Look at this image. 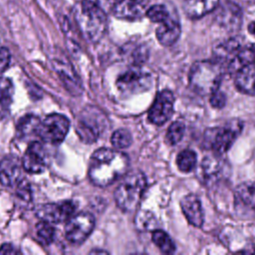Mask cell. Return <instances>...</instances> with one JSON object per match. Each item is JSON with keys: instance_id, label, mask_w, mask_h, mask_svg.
Instances as JSON below:
<instances>
[{"instance_id": "cell-22", "label": "cell", "mask_w": 255, "mask_h": 255, "mask_svg": "<svg viewBox=\"0 0 255 255\" xmlns=\"http://www.w3.org/2000/svg\"><path fill=\"white\" fill-rule=\"evenodd\" d=\"M252 63H255V44H249L240 48L228 64V70L235 72L238 68Z\"/></svg>"}, {"instance_id": "cell-37", "label": "cell", "mask_w": 255, "mask_h": 255, "mask_svg": "<svg viewBox=\"0 0 255 255\" xmlns=\"http://www.w3.org/2000/svg\"><path fill=\"white\" fill-rule=\"evenodd\" d=\"M248 32L253 35L255 37V21L251 22L249 25H248Z\"/></svg>"}, {"instance_id": "cell-11", "label": "cell", "mask_w": 255, "mask_h": 255, "mask_svg": "<svg viewBox=\"0 0 255 255\" xmlns=\"http://www.w3.org/2000/svg\"><path fill=\"white\" fill-rule=\"evenodd\" d=\"M174 97L170 91L159 92L148 111V120L151 124L161 126L165 124L173 113Z\"/></svg>"}, {"instance_id": "cell-29", "label": "cell", "mask_w": 255, "mask_h": 255, "mask_svg": "<svg viewBox=\"0 0 255 255\" xmlns=\"http://www.w3.org/2000/svg\"><path fill=\"white\" fill-rule=\"evenodd\" d=\"M36 234L38 239L45 245H49L55 238V228L52 223L40 220L36 225Z\"/></svg>"}, {"instance_id": "cell-35", "label": "cell", "mask_w": 255, "mask_h": 255, "mask_svg": "<svg viewBox=\"0 0 255 255\" xmlns=\"http://www.w3.org/2000/svg\"><path fill=\"white\" fill-rule=\"evenodd\" d=\"M99 7H101L104 11L108 13V11H112L114 3L116 0H93Z\"/></svg>"}, {"instance_id": "cell-6", "label": "cell", "mask_w": 255, "mask_h": 255, "mask_svg": "<svg viewBox=\"0 0 255 255\" xmlns=\"http://www.w3.org/2000/svg\"><path fill=\"white\" fill-rule=\"evenodd\" d=\"M242 123L239 120H232L222 127L209 128L204 137L205 144L217 154L227 151L242 129Z\"/></svg>"}, {"instance_id": "cell-16", "label": "cell", "mask_w": 255, "mask_h": 255, "mask_svg": "<svg viewBox=\"0 0 255 255\" xmlns=\"http://www.w3.org/2000/svg\"><path fill=\"white\" fill-rule=\"evenodd\" d=\"M216 15L217 23L228 31L237 30L242 22V11L240 7L230 1H226L218 7Z\"/></svg>"}, {"instance_id": "cell-7", "label": "cell", "mask_w": 255, "mask_h": 255, "mask_svg": "<svg viewBox=\"0 0 255 255\" xmlns=\"http://www.w3.org/2000/svg\"><path fill=\"white\" fill-rule=\"evenodd\" d=\"M151 84L152 78L150 74L139 68L137 65L126 70L116 81L118 90L126 96L142 93L148 90Z\"/></svg>"}, {"instance_id": "cell-26", "label": "cell", "mask_w": 255, "mask_h": 255, "mask_svg": "<svg viewBox=\"0 0 255 255\" xmlns=\"http://www.w3.org/2000/svg\"><path fill=\"white\" fill-rule=\"evenodd\" d=\"M173 12L174 10H171L170 6H167L165 4H156L150 6L146 10L145 15L151 22L158 24L167 19Z\"/></svg>"}, {"instance_id": "cell-9", "label": "cell", "mask_w": 255, "mask_h": 255, "mask_svg": "<svg viewBox=\"0 0 255 255\" xmlns=\"http://www.w3.org/2000/svg\"><path fill=\"white\" fill-rule=\"evenodd\" d=\"M95 227V219L88 212H80L72 215L65 225V236L72 244L83 243L92 233Z\"/></svg>"}, {"instance_id": "cell-13", "label": "cell", "mask_w": 255, "mask_h": 255, "mask_svg": "<svg viewBox=\"0 0 255 255\" xmlns=\"http://www.w3.org/2000/svg\"><path fill=\"white\" fill-rule=\"evenodd\" d=\"M22 165L28 173H41L47 165V152L44 145L39 141H33L27 147L23 158Z\"/></svg>"}, {"instance_id": "cell-30", "label": "cell", "mask_w": 255, "mask_h": 255, "mask_svg": "<svg viewBox=\"0 0 255 255\" xmlns=\"http://www.w3.org/2000/svg\"><path fill=\"white\" fill-rule=\"evenodd\" d=\"M111 141L116 148L124 149L130 145L131 134L129 133L128 130H127L125 128H120L113 133Z\"/></svg>"}, {"instance_id": "cell-18", "label": "cell", "mask_w": 255, "mask_h": 255, "mask_svg": "<svg viewBox=\"0 0 255 255\" xmlns=\"http://www.w3.org/2000/svg\"><path fill=\"white\" fill-rule=\"evenodd\" d=\"M226 162L217 155L206 156L201 163V173L206 183H213L225 176Z\"/></svg>"}, {"instance_id": "cell-34", "label": "cell", "mask_w": 255, "mask_h": 255, "mask_svg": "<svg viewBox=\"0 0 255 255\" xmlns=\"http://www.w3.org/2000/svg\"><path fill=\"white\" fill-rule=\"evenodd\" d=\"M10 52L8 49L2 47L0 48V74H2L10 64Z\"/></svg>"}, {"instance_id": "cell-32", "label": "cell", "mask_w": 255, "mask_h": 255, "mask_svg": "<svg viewBox=\"0 0 255 255\" xmlns=\"http://www.w3.org/2000/svg\"><path fill=\"white\" fill-rule=\"evenodd\" d=\"M132 51L130 49L129 56L131 58V61L134 63L133 65H139L140 63L144 62L147 58V50L142 45H131Z\"/></svg>"}, {"instance_id": "cell-15", "label": "cell", "mask_w": 255, "mask_h": 255, "mask_svg": "<svg viewBox=\"0 0 255 255\" xmlns=\"http://www.w3.org/2000/svg\"><path fill=\"white\" fill-rule=\"evenodd\" d=\"M22 161L15 155H8L0 162V182L4 186H15L22 178Z\"/></svg>"}, {"instance_id": "cell-25", "label": "cell", "mask_w": 255, "mask_h": 255, "mask_svg": "<svg viewBox=\"0 0 255 255\" xmlns=\"http://www.w3.org/2000/svg\"><path fill=\"white\" fill-rule=\"evenodd\" d=\"M235 193L243 204L255 210V181L241 183L236 188Z\"/></svg>"}, {"instance_id": "cell-21", "label": "cell", "mask_w": 255, "mask_h": 255, "mask_svg": "<svg viewBox=\"0 0 255 255\" xmlns=\"http://www.w3.org/2000/svg\"><path fill=\"white\" fill-rule=\"evenodd\" d=\"M234 83L240 92L255 96V63L238 68L235 71Z\"/></svg>"}, {"instance_id": "cell-36", "label": "cell", "mask_w": 255, "mask_h": 255, "mask_svg": "<svg viewBox=\"0 0 255 255\" xmlns=\"http://www.w3.org/2000/svg\"><path fill=\"white\" fill-rule=\"evenodd\" d=\"M0 253H2V254H15V253H17V250L11 244H3L0 247Z\"/></svg>"}, {"instance_id": "cell-20", "label": "cell", "mask_w": 255, "mask_h": 255, "mask_svg": "<svg viewBox=\"0 0 255 255\" xmlns=\"http://www.w3.org/2000/svg\"><path fill=\"white\" fill-rule=\"evenodd\" d=\"M219 0H182L184 14L190 19H199L214 11Z\"/></svg>"}, {"instance_id": "cell-3", "label": "cell", "mask_w": 255, "mask_h": 255, "mask_svg": "<svg viewBox=\"0 0 255 255\" xmlns=\"http://www.w3.org/2000/svg\"><path fill=\"white\" fill-rule=\"evenodd\" d=\"M224 73V67L218 61L204 60L195 62L189 72V85L201 96H207L217 91Z\"/></svg>"}, {"instance_id": "cell-33", "label": "cell", "mask_w": 255, "mask_h": 255, "mask_svg": "<svg viewBox=\"0 0 255 255\" xmlns=\"http://www.w3.org/2000/svg\"><path fill=\"white\" fill-rule=\"evenodd\" d=\"M210 96V105L213 108L216 109H221L225 106L226 104V97L224 95V93L220 92V91H215L212 94L209 95Z\"/></svg>"}, {"instance_id": "cell-31", "label": "cell", "mask_w": 255, "mask_h": 255, "mask_svg": "<svg viewBox=\"0 0 255 255\" xmlns=\"http://www.w3.org/2000/svg\"><path fill=\"white\" fill-rule=\"evenodd\" d=\"M184 134V125L181 122L172 123L166 131V141L169 144H176Z\"/></svg>"}, {"instance_id": "cell-1", "label": "cell", "mask_w": 255, "mask_h": 255, "mask_svg": "<svg viewBox=\"0 0 255 255\" xmlns=\"http://www.w3.org/2000/svg\"><path fill=\"white\" fill-rule=\"evenodd\" d=\"M128 167V157L125 153L103 147L92 154L88 175L93 184L105 187L125 175Z\"/></svg>"}, {"instance_id": "cell-14", "label": "cell", "mask_w": 255, "mask_h": 255, "mask_svg": "<svg viewBox=\"0 0 255 255\" xmlns=\"http://www.w3.org/2000/svg\"><path fill=\"white\" fill-rule=\"evenodd\" d=\"M148 0H116L113 14L124 20H136L145 15Z\"/></svg>"}, {"instance_id": "cell-8", "label": "cell", "mask_w": 255, "mask_h": 255, "mask_svg": "<svg viewBox=\"0 0 255 255\" xmlns=\"http://www.w3.org/2000/svg\"><path fill=\"white\" fill-rule=\"evenodd\" d=\"M70 128L69 120L61 114H51L41 121L37 135L47 143H61Z\"/></svg>"}, {"instance_id": "cell-19", "label": "cell", "mask_w": 255, "mask_h": 255, "mask_svg": "<svg viewBox=\"0 0 255 255\" xmlns=\"http://www.w3.org/2000/svg\"><path fill=\"white\" fill-rule=\"evenodd\" d=\"M180 206L183 214L185 215L186 219L191 225L195 227L202 226L204 221L203 210H202L201 202L196 195L194 194L185 195L180 201Z\"/></svg>"}, {"instance_id": "cell-2", "label": "cell", "mask_w": 255, "mask_h": 255, "mask_svg": "<svg viewBox=\"0 0 255 255\" xmlns=\"http://www.w3.org/2000/svg\"><path fill=\"white\" fill-rule=\"evenodd\" d=\"M75 19L83 37L92 43L100 41L106 33L107 12L93 0H83L75 12Z\"/></svg>"}, {"instance_id": "cell-12", "label": "cell", "mask_w": 255, "mask_h": 255, "mask_svg": "<svg viewBox=\"0 0 255 255\" xmlns=\"http://www.w3.org/2000/svg\"><path fill=\"white\" fill-rule=\"evenodd\" d=\"M52 63L57 75L67 91L74 96L81 95L83 92L81 80L69 61L65 58L55 57Z\"/></svg>"}, {"instance_id": "cell-27", "label": "cell", "mask_w": 255, "mask_h": 255, "mask_svg": "<svg viewBox=\"0 0 255 255\" xmlns=\"http://www.w3.org/2000/svg\"><path fill=\"white\" fill-rule=\"evenodd\" d=\"M152 242L159 248V250L165 254H171L175 250V246L171 238L164 231L155 230L151 236Z\"/></svg>"}, {"instance_id": "cell-5", "label": "cell", "mask_w": 255, "mask_h": 255, "mask_svg": "<svg viewBox=\"0 0 255 255\" xmlns=\"http://www.w3.org/2000/svg\"><path fill=\"white\" fill-rule=\"evenodd\" d=\"M108 126L105 114L96 107L85 108L77 120L76 131L86 143L95 142Z\"/></svg>"}, {"instance_id": "cell-24", "label": "cell", "mask_w": 255, "mask_h": 255, "mask_svg": "<svg viewBox=\"0 0 255 255\" xmlns=\"http://www.w3.org/2000/svg\"><path fill=\"white\" fill-rule=\"evenodd\" d=\"M40 123V119L34 115H27L23 117L17 124V134L22 138L37 135Z\"/></svg>"}, {"instance_id": "cell-23", "label": "cell", "mask_w": 255, "mask_h": 255, "mask_svg": "<svg viewBox=\"0 0 255 255\" xmlns=\"http://www.w3.org/2000/svg\"><path fill=\"white\" fill-rule=\"evenodd\" d=\"M14 93L13 83L10 79L0 77V120L9 112Z\"/></svg>"}, {"instance_id": "cell-28", "label": "cell", "mask_w": 255, "mask_h": 255, "mask_svg": "<svg viewBox=\"0 0 255 255\" xmlns=\"http://www.w3.org/2000/svg\"><path fill=\"white\" fill-rule=\"evenodd\" d=\"M176 163L179 170L189 172L193 170L196 164V154L191 149H183L177 154Z\"/></svg>"}, {"instance_id": "cell-38", "label": "cell", "mask_w": 255, "mask_h": 255, "mask_svg": "<svg viewBox=\"0 0 255 255\" xmlns=\"http://www.w3.org/2000/svg\"><path fill=\"white\" fill-rule=\"evenodd\" d=\"M247 3H251V4H255V0H244Z\"/></svg>"}, {"instance_id": "cell-4", "label": "cell", "mask_w": 255, "mask_h": 255, "mask_svg": "<svg viewBox=\"0 0 255 255\" xmlns=\"http://www.w3.org/2000/svg\"><path fill=\"white\" fill-rule=\"evenodd\" d=\"M146 186V179L140 171L128 173L115 192V200L123 211H133L139 204Z\"/></svg>"}, {"instance_id": "cell-10", "label": "cell", "mask_w": 255, "mask_h": 255, "mask_svg": "<svg viewBox=\"0 0 255 255\" xmlns=\"http://www.w3.org/2000/svg\"><path fill=\"white\" fill-rule=\"evenodd\" d=\"M76 204L72 200H65L58 203H46L37 208L36 214L40 220L54 223L67 221L75 212Z\"/></svg>"}, {"instance_id": "cell-17", "label": "cell", "mask_w": 255, "mask_h": 255, "mask_svg": "<svg viewBox=\"0 0 255 255\" xmlns=\"http://www.w3.org/2000/svg\"><path fill=\"white\" fill-rule=\"evenodd\" d=\"M180 24L175 11L164 21L158 23L155 34L158 42L163 46L173 45L180 36Z\"/></svg>"}]
</instances>
